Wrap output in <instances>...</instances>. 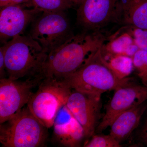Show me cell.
<instances>
[{"instance_id": "obj_20", "label": "cell", "mask_w": 147, "mask_h": 147, "mask_svg": "<svg viewBox=\"0 0 147 147\" xmlns=\"http://www.w3.org/2000/svg\"><path fill=\"white\" fill-rule=\"evenodd\" d=\"M127 30L131 35L134 43L139 50L147 51V30L127 26Z\"/></svg>"}, {"instance_id": "obj_24", "label": "cell", "mask_w": 147, "mask_h": 147, "mask_svg": "<svg viewBox=\"0 0 147 147\" xmlns=\"http://www.w3.org/2000/svg\"><path fill=\"white\" fill-rule=\"evenodd\" d=\"M72 4L75 5H79L83 0H69Z\"/></svg>"}, {"instance_id": "obj_13", "label": "cell", "mask_w": 147, "mask_h": 147, "mask_svg": "<svg viewBox=\"0 0 147 147\" xmlns=\"http://www.w3.org/2000/svg\"><path fill=\"white\" fill-rule=\"evenodd\" d=\"M144 103L121 113L113 122L110 134L119 143L127 139L138 127L146 109Z\"/></svg>"}, {"instance_id": "obj_2", "label": "cell", "mask_w": 147, "mask_h": 147, "mask_svg": "<svg viewBox=\"0 0 147 147\" xmlns=\"http://www.w3.org/2000/svg\"><path fill=\"white\" fill-rule=\"evenodd\" d=\"M1 47L8 78L41 76L48 53L30 35L16 36Z\"/></svg>"}, {"instance_id": "obj_17", "label": "cell", "mask_w": 147, "mask_h": 147, "mask_svg": "<svg viewBox=\"0 0 147 147\" xmlns=\"http://www.w3.org/2000/svg\"><path fill=\"white\" fill-rule=\"evenodd\" d=\"M24 5L30 8H35L42 12L65 11L73 5L69 0H30Z\"/></svg>"}, {"instance_id": "obj_9", "label": "cell", "mask_w": 147, "mask_h": 147, "mask_svg": "<svg viewBox=\"0 0 147 147\" xmlns=\"http://www.w3.org/2000/svg\"><path fill=\"white\" fill-rule=\"evenodd\" d=\"M147 99V85L130 84L116 90L96 130L100 132L105 130L121 113L141 105Z\"/></svg>"}, {"instance_id": "obj_16", "label": "cell", "mask_w": 147, "mask_h": 147, "mask_svg": "<svg viewBox=\"0 0 147 147\" xmlns=\"http://www.w3.org/2000/svg\"><path fill=\"white\" fill-rule=\"evenodd\" d=\"M101 55L105 64L119 79L127 78L131 74L134 67L132 58L123 55Z\"/></svg>"}, {"instance_id": "obj_14", "label": "cell", "mask_w": 147, "mask_h": 147, "mask_svg": "<svg viewBox=\"0 0 147 147\" xmlns=\"http://www.w3.org/2000/svg\"><path fill=\"white\" fill-rule=\"evenodd\" d=\"M119 21L147 30V0H121Z\"/></svg>"}, {"instance_id": "obj_19", "label": "cell", "mask_w": 147, "mask_h": 147, "mask_svg": "<svg viewBox=\"0 0 147 147\" xmlns=\"http://www.w3.org/2000/svg\"><path fill=\"white\" fill-rule=\"evenodd\" d=\"M134 68L142 79L147 77V51L139 50L132 57Z\"/></svg>"}, {"instance_id": "obj_3", "label": "cell", "mask_w": 147, "mask_h": 147, "mask_svg": "<svg viewBox=\"0 0 147 147\" xmlns=\"http://www.w3.org/2000/svg\"><path fill=\"white\" fill-rule=\"evenodd\" d=\"M101 48L82 67L62 79L72 90L98 99L105 92L131 84L130 78L119 79L105 64Z\"/></svg>"}, {"instance_id": "obj_6", "label": "cell", "mask_w": 147, "mask_h": 147, "mask_svg": "<svg viewBox=\"0 0 147 147\" xmlns=\"http://www.w3.org/2000/svg\"><path fill=\"white\" fill-rule=\"evenodd\" d=\"M32 24L29 35L48 54L71 35L64 11L43 12Z\"/></svg>"}, {"instance_id": "obj_23", "label": "cell", "mask_w": 147, "mask_h": 147, "mask_svg": "<svg viewBox=\"0 0 147 147\" xmlns=\"http://www.w3.org/2000/svg\"><path fill=\"white\" fill-rule=\"evenodd\" d=\"M141 137L144 142L147 144V121L141 133Z\"/></svg>"}, {"instance_id": "obj_18", "label": "cell", "mask_w": 147, "mask_h": 147, "mask_svg": "<svg viewBox=\"0 0 147 147\" xmlns=\"http://www.w3.org/2000/svg\"><path fill=\"white\" fill-rule=\"evenodd\" d=\"M86 147H119L121 146L115 138L109 135H96L87 142L84 146Z\"/></svg>"}, {"instance_id": "obj_25", "label": "cell", "mask_w": 147, "mask_h": 147, "mask_svg": "<svg viewBox=\"0 0 147 147\" xmlns=\"http://www.w3.org/2000/svg\"><path fill=\"white\" fill-rule=\"evenodd\" d=\"M143 82L144 83L145 85H147V77H146L144 79H142Z\"/></svg>"}, {"instance_id": "obj_12", "label": "cell", "mask_w": 147, "mask_h": 147, "mask_svg": "<svg viewBox=\"0 0 147 147\" xmlns=\"http://www.w3.org/2000/svg\"><path fill=\"white\" fill-rule=\"evenodd\" d=\"M53 127L54 139L61 146H79L85 137L84 129L66 104L59 111Z\"/></svg>"}, {"instance_id": "obj_22", "label": "cell", "mask_w": 147, "mask_h": 147, "mask_svg": "<svg viewBox=\"0 0 147 147\" xmlns=\"http://www.w3.org/2000/svg\"><path fill=\"white\" fill-rule=\"evenodd\" d=\"M6 71L5 62L3 50L1 47L0 48V76L1 79L5 78L4 77Z\"/></svg>"}, {"instance_id": "obj_21", "label": "cell", "mask_w": 147, "mask_h": 147, "mask_svg": "<svg viewBox=\"0 0 147 147\" xmlns=\"http://www.w3.org/2000/svg\"><path fill=\"white\" fill-rule=\"evenodd\" d=\"M30 0H0L1 7L9 5L25 4L29 2Z\"/></svg>"}, {"instance_id": "obj_10", "label": "cell", "mask_w": 147, "mask_h": 147, "mask_svg": "<svg viewBox=\"0 0 147 147\" xmlns=\"http://www.w3.org/2000/svg\"><path fill=\"white\" fill-rule=\"evenodd\" d=\"M38 9L30 8L23 5L1 7L0 38L5 44L14 37L24 34L27 26L42 13Z\"/></svg>"}, {"instance_id": "obj_8", "label": "cell", "mask_w": 147, "mask_h": 147, "mask_svg": "<svg viewBox=\"0 0 147 147\" xmlns=\"http://www.w3.org/2000/svg\"><path fill=\"white\" fill-rule=\"evenodd\" d=\"M121 0H83L77 11L78 24L88 31L95 32L119 21Z\"/></svg>"}, {"instance_id": "obj_1", "label": "cell", "mask_w": 147, "mask_h": 147, "mask_svg": "<svg viewBox=\"0 0 147 147\" xmlns=\"http://www.w3.org/2000/svg\"><path fill=\"white\" fill-rule=\"evenodd\" d=\"M105 38L97 31L71 36L48 54L42 67L43 78L62 79L79 69L104 45Z\"/></svg>"}, {"instance_id": "obj_7", "label": "cell", "mask_w": 147, "mask_h": 147, "mask_svg": "<svg viewBox=\"0 0 147 147\" xmlns=\"http://www.w3.org/2000/svg\"><path fill=\"white\" fill-rule=\"evenodd\" d=\"M44 79L39 76L18 81L9 78L0 80V124L12 118L28 104L33 90Z\"/></svg>"}, {"instance_id": "obj_4", "label": "cell", "mask_w": 147, "mask_h": 147, "mask_svg": "<svg viewBox=\"0 0 147 147\" xmlns=\"http://www.w3.org/2000/svg\"><path fill=\"white\" fill-rule=\"evenodd\" d=\"M47 129L27 106L1 124L0 142L4 147L44 146L47 138Z\"/></svg>"}, {"instance_id": "obj_11", "label": "cell", "mask_w": 147, "mask_h": 147, "mask_svg": "<svg viewBox=\"0 0 147 147\" xmlns=\"http://www.w3.org/2000/svg\"><path fill=\"white\" fill-rule=\"evenodd\" d=\"M100 99L74 90L66 105L84 130L85 137L93 136L96 127Z\"/></svg>"}, {"instance_id": "obj_15", "label": "cell", "mask_w": 147, "mask_h": 147, "mask_svg": "<svg viewBox=\"0 0 147 147\" xmlns=\"http://www.w3.org/2000/svg\"><path fill=\"white\" fill-rule=\"evenodd\" d=\"M139 50L127 29L113 35L108 43L101 47V53L103 56L123 55L132 58Z\"/></svg>"}, {"instance_id": "obj_5", "label": "cell", "mask_w": 147, "mask_h": 147, "mask_svg": "<svg viewBox=\"0 0 147 147\" xmlns=\"http://www.w3.org/2000/svg\"><path fill=\"white\" fill-rule=\"evenodd\" d=\"M72 90L63 79L44 78L30 98L27 107L44 126L50 128Z\"/></svg>"}]
</instances>
